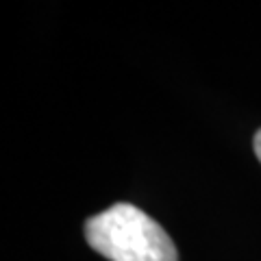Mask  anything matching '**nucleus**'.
<instances>
[{"label": "nucleus", "instance_id": "nucleus-1", "mask_svg": "<svg viewBox=\"0 0 261 261\" xmlns=\"http://www.w3.org/2000/svg\"><path fill=\"white\" fill-rule=\"evenodd\" d=\"M85 240L109 261H178L166 228L130 202H118L89 218Z\"/></svg>", "mask_w": 261, "mask_h": 261}, {"label": "nucleus", "instance_id": "nucleus-2", "mask_svg": "<svg viewBox=\"0 0 261 261\" xmlns=\"http://www.w3.org/2000/svg\"><path fill=\"white\" fill-rule=\"evenodd\" d=\"M252 144H255V152H257V159L261 161V128L257 130V135H255V142H252Z\"/></svg>", "mask_w": 261, "mask_h": 261}]
</instances>
